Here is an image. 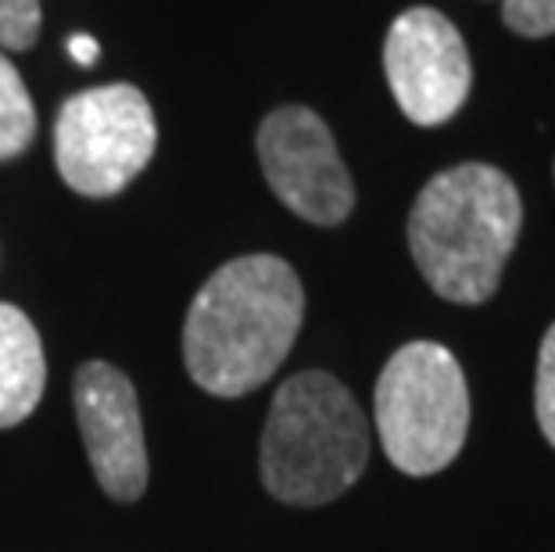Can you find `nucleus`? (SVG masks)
Here are the masks:
<instances>
[{
    "instance_id": "nucleus-9",
    "label": "nucleus",
    "mask_w": 555,
    "mask_h": 552,
    "mask_svg": "<svg viewBox=\"0 0 555 552\" xmlns=\"http://www.w3.org/2000/svg\"><path fill=\"white\" fill-rule=\"evenodd\" d=\"M47 359L33 320L0 301V431L22 424L40 406Z\"/></svg>"
},
{
    "instance_id": "nucleus-12",
    "label": "nucleus",
    "mask_w": 555,
    "mask_h": 552,
    "mask_svg": "<svg viewBox=\"0 0 555 552\" xmlns=\"http://www.w3.org/2000/svg\"><path fill=\"white\" fill-rule=\"evenodd\" d=\"M534 413L538 427L555 449V323L548 326V334L541 337L538 351V381H534Z\"/></svg>"
},
{
    "instance_id": "nucleus-7",
    "label": "nucleus",
    "mask_w": 555,
    "mask_h": 552,
    "mask_svg": "<svg viewBox=\"0 0 555 552\" xmlns=\"http://www.w3.org/2000/svg\"><path fill=\"white\" fill-rule=\"evenodd\" d=\"M384 73L398 108L416 126H441L463 112L474 87L466 40L441 11L409 8L387 29Z\"/></svg>"
},
{
    "instance_id": "nucleus-5",
    "label": "nucleus",
    "mask_w": 555,
    "mask_h": 552,
    "mask_svg": "<svg viewBox=\"0 0 555 552\" xmlns=\"http://www.w3.org/2000/svg\"><path fill=\"white\" fill-rule=\"evenodd\" d=\"M158 144L155 112L129 84L68 98L54 123V162L82 197H112L147 169Z\"/></svg>"
},
{
    "instance_id": "nucleus-10",
    "label": "nucleus",
    "mask_w": 555,
    "mask_h": 552,
    "mask_svg": "<svg viewBox=\"0 0 555 552\" xmlns=\"http://www.w3.org/2000/svg\"><path fill=\"white\" fill-rule=\"evenodd\" d=\"M37 137V108L18 68L0 54V162L22 155Z\"/></svg>"
},
{
    "instance_id": "nucleus-4",
    "label": "nucleus",
    "mask_w": 555,
    "mask_h": 552,
    "mask_svg": "<svg viewBox=\"0 0 555 552\" xmlns=\"http://www.w3.org/2000/svg\"><path fill=\"white\" fill-rule=\"evenodd\" d=\"M373 409L387 460L401 474H441L463 452L469 387L459 359L437 341H412L387 359Z\"/></svg>"
},
{
    "instance_id": "nucleus-2",
    "label": "nucleus",
    "mask_w": 555,
    "mask_h": 552,
    "mask_svg": "<svg viewBox=\"0 0 555 552\" xmlns=\"http://www.w3.org/2000/svg\"><path fill=\"white\" fill-rule=\"evenodd\" d=\"M524 227L516 183L488 162H463L423 187L409 213V248L434 295L488 301Z\"/></svg>"
},
{
    "instance_id": "nucleus-14",
    "label": "nucleus",
    "mask_w": 555,
    "mask_h": 552,
    "mask_svg": "<svg viewBox=\"0 0 555 552\" xmlns=\"http://www.w3.org/2000/svg\"><path fill=\"white\" fill-rule=\"evenodd\" d=\"M68 54H73L79 65H93V62H98V40H93V37H73V40H68Z\"/></svg>"
},
{
    "instance_id": "nucleus-1",
    "label": "nucleus",
    "mask_w": 555,
    "mask_h": 552,
    "mask_svg": "<svg viewBox=\"0 0 555 552\" xmlns=\"http://www.w3.org/2000/svg\"><path fill=\"white\" fill-rule=\"evenodd\" d=\"M305 320V287L276 255H244L205 280L186 312L183 359L201 391L241 398L283 367Z\"/></svg>"
},
{
    "instance_id": "nucleus-3",
    "label": "nucleus",
    "mask_w": 555,
    "mask_h": 552,
    "mask_svg": "<svg viewBox=\"0 0 555 552\" xmlns=\"http://www.w3.org/2000/svg\"><path fill=\"white\" fill-rule=\"evenodd\" d=\"M370 466V424L334 373L283 381L262 431V480L287 506H326Z\"/></svg>"
},
{
    "instance_id": "nucleus-11",
    "label": "nucleus",
    "mask_w": 555,
    "mask_h": 552,
    "mask_svg": "<svg viewBox=\"0 0 555 552\" xmlns=\"http://www.w3.org/2000/svg\"><path fill=\"white\" fill-rule=\"evenodd\" d=\"M40 0H0V47L29 51L40 37Z\"/></svg>"
},
{
    "instance_id": "nucleus-8",
    "label": "nucleus",
    "mask_w": 555,
    "mask_h": 552,
    "mask_svg": "<svg viewBox=\"0 0 555 552\" xmlns=\"http://www.w3.org/2000/svg\"><path fill=\"white\" fill-rule=\"evenodd\" d=\"M73 398L82 445L104 496L115 502L140 499L147 491V449L133 384L119 367L90 359L76 370Z\"/></svg>"
},
{
    "instance_id": "nucleus-13",
    "label": "nucleus",
    "mask_w": 555,
    "mask_h": 552,
    "mask_svg": "<svg viewBox=\"0 0 555 552\" xmlns=\"http://www.w3.org/2000/svg\"><path fill=\"white\" fill-rule=\"evenodd\" d=\"M502 22L516 37H555V0H502Z\"/></svg>"
},
{
    "instance_id": "nucleus-6",
    "label": "nucleus",
    "mask_w": 555,
    "mask_h": 552,
    "mask_svg": "<svg viewBox=\"0 0 555 552\" xmlns=\"http://www.w3.org/2000/svg\"><path fill=\"white\" fill-rule=\"evenodd\" d=\"M258 162L273 194L315 227H340L356 208V183L337 140L312 108L283 104L258 126Z\"/></svg>"
}]
</instances>
